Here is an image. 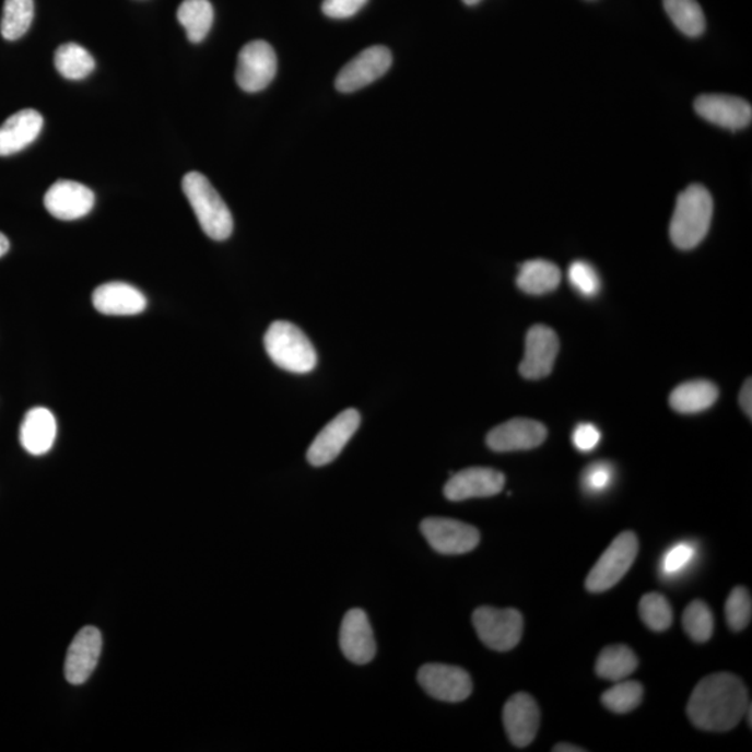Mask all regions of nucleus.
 <instances>
[{
  "instance_id": "1",
  "label": "nucleus",
  "mask_w": 752,
  "mask_h": 752,
  "mask_svg": "<svg viewBox=\"0 0 752 752\" xmlns=\"http://www.w3.org/2000/svg\"><path fill=\"white\" fill-rule=\"evenodd\" d=\"M749 705V691L741 679L731 673H715L706 675L694 689L688 716L701 730L728 731L744 718Z\"/></svg>"
},
{
  "instance_id": "2",
  "label": "nucleus",
  "mask_w": 752,
  "mask_h": 752,
  "mask_svg": "<svg viewBox=\"0 0 752 752\" xmlns=\"http://www.w3.org/2000/svg\"><path fill=\"white\" fill-rule=\"evenodd\" d=\"M713 213V197L705 187L691 185L680 192L670 222V238L674 246L680 250L697 247L708 235Z\"/></svg>"
},
{
  "instance_id": "3",
  "label": "nucleus",
  "mask_w": 752,
  "mask_h": 752,
  "mask_svg": "<svg viewBox=\"0 0 752 752\" xmlns=\"http://www.w3.org/2000/svg\"><path fill=\"white\" fill-rule=\"evenodd\" d=\"M181 186L205 235L216 242H223L231 237L233 233L232 213L211 181L200 172H190L183 177Z\"/></svg>"
},
{
  "instance_id": "4",
  "label": "nucleus",
  "mask_w": 752,
  "mask_h": 752,
  "mask_svg": "<svg viewBox=\"0 0 752 752\" xmlns=\"http://www.w3.org/2000/svg\"><path fill=\"white\" fill-rule=\"evenodd\" d=\"M263 344L269 359L289 373L307 374L317 367L318 355L312 340L292 322L274 321L267 330Z\"/></svg>"
},
{
  "instance_id": "5",
  "label": "nucleus",
  "mask_w": 752,
  "mask_h": 752,
  "mask_svg": "<svg viewBox=\"0 0 752 752\" xmlns=\"http://www.w3.org/2000/svg\"><path fill=\"white\" fill-rule=\"evenodd\" d=\"M638 553V540L632 531L619 533L589 572L586 588L589 592H604L626 576Z\"/></svg>"
},
{
  "instance_id": "6",
  "label": "nucleus",
  "mask_w": 752,
  "mask_h": 752,
  "mask_svg": "<svg viewBox=\"0 0 752 752\" xmlns=\"http://www.w3.org/2000/svg\"><path fill=\"white\" fill-rule=\"evenodd\" d=\"M472 624L487 648L506 653L521 642L525 620L517 609L481 607L472 613Z\"/></svg>"
},
{
  "instance_id": "7",
  "label": "nucleus",
  "mask_w": 752,
  "mask_h": 752,
  "mask_svg": "<svg viewBox=\"0 0 752 752\" xmlns=\"http://www.w3.org/2000/svg\"><path fill=\"white\" fill-rule=\"evenodd\" d=\"M420 528L432 549L442 555H465L474 551L481 541L475 527L454 518L428 517Z\"/></svg>"
},
{
  "instance_id": "8",
  "label": "nucleus",
  "mask_w": 752,
  "mask_h": 752,
  "mask_svg": "<svg viewBox=\"0 0 752 752\" xmlns=\"http://www.w3.org/2000/svg\"><path fill=\"white\" fill-rule=\"evenodd\" d=\"M278 71V58L266 40H252L238 54L236 81L246 93H259L272 83Z\"/></svg>"
},
{
  "instance_id": "9",
  "label": "nucleus",
  "mask_w": 752,
  "mask_h": 752,
  "mask_svg": "<svg viewBox=\"0 0 752 752\" xmlns=\"http://www.w3.org/2000/svg\"><path fill=\"white\" fill-rule=\"evenodd\" d=\"M361 424V415L355 409L342 411L319 432L307 451V460L314 467H324L342 454L345 445L353 438Z\"/></svg>"
},
{
  "instance_id": "10",
  "label": "nucleus",
  "mask_w": 752,
  "mask_h": 752,
  "mask_svg": "<svg viewBox=\"0 0 752 752\" xmlns=\"http://www.w3.org/2000/svg\"><path fill=\"white\" fill-rule=\"evenodd\" d=\"M416 680L425 693L444 703H461L470 697L472 682L465 669L444 663L424 665Z\"/></svg>"
},
{
  "instance_id": "11",
  "label": "nucleus",
  "mask_w": 752,
  "mask_h": 752,
  "mask_svg": "<svg viewBox=\"0 0 752 752\" xmlns=\"http://www.w3.org/2000/svg\"><path fill=\"white\" fill-rule=\"evenodd\" d=\"M392 62V54L388 48L371 47L364 49L340 70L337 78L339 93H354V91L374 83L388 73Z\"/></svg>"
},
{
  "instance_id": "12",
  "label": "nucleus",
  "mask_w": 752,
  "mask_h": 752,
  "mask_svg": "<svg viewBox=\"0 0 752 752\" xmlns=\"http://www.w3.org/2000/svg\"><path fill=\"white\" fill-rule=\"evenodd\" d=\"M541 710L527 693L513 695L503 708V725L513 745L525 749L532 743L540 728Z\"/></svg>"
},
{
  "instance_id": "13",
  "label": "nucleus",
  "mask_w": 752,
  "mask_h": 752,
  "mask_svg": "<svg viewBox=\"0 0 752 752\" xmlns=\"http://www.w3.org/2000/svg\"><path fill=\"white\" fill-rule=\"evenodd\" d=\"M44 204L56 220L75 221L93 211L95 196L81 183L58 180L45 195Z\"/></svg>"
},
{
  "instance_id": "14",
  "label": "nucleus",
  "mask_w": 752,
  "mask_h": 752,
  "mask_svg": "<svg viewBox=\"0 0 752 752\" xmlns=\"http://www.w3.org/2000/svg\"><path fill=\"white\" fill-rule=\"evenodd\" d=\"M505 475L487 467H470L451 475L446 482L444 494L450 502L490 497L501 494L505 487Z\"/></svg>"
},
{
  "instance_id": "15",
  "label": "nucleus",
  "mask_w": 752,
  "mask_h": 752,
  "mask_svg": "<svg viewBox=\"0 0 752 752\" xmlns=\"http://www.w3.org/2000/svg\"><path fill=\"white\" fill-rule=\"evenodd\" d=\"M548 431L540 421L513 419L492 430L486 436V445L497 454L506 451L531 450L545 442Z\"/></svg>"
},
{
  "instance_id": "16",
  "label": "nucleus",
  "mask_w": 752,
  "mask_h": 752,
  "mask_svg": "<svg viewBox=\"0 0 752 752\" xmlns=\"http://www.w3.org/2000/svg\"><path fill=\"white\" fill-rule=\"evenodd\" d=\"M559 353L555 330L545 325H536L528 330L526 353L520 364V374L526 379H542L552 373Z\"/></svg>"
},
{
  "instance_id": "17",
  "label": "nucleus",
  "mask_w": 752,
  "mask_h": 752,
  "mask_svg": "<svg viewBox=\"0 0 752 752\" xmlns=\"http://www.w3.org/2000/svg\"><path fill=\"white\" fill-rule=\"evenodd\" d=\"M694 109L709 124L733 131L745 129L752 120L751 105L737 96L701 95L695 99Z\"/></svg>"
},
{
  "instance_id": "18",
  "label": "nucleus",
  "mask_w": 752,
  "mask_h": 752,
  "mask_svg": "<svg viewBox=\"0 0 752 752\" xmlns=\"http://www.w3.org/2000/svg\"><path fill=\"white\" fill-rule=\"evenodd\" d=\"M340 649L344 657L355 665H367L376 654L373 627L363 609L345 613L340 627Z\"/></svg>"
},
{
  "instance_id": "19",
  "label": "nucleus",
  "mask_w": 752,
  "mask_h": 752,
  "mask_svg": "<svg viewBox=\"0 0 752 752\" xmlns=\"http://www.w3.org/2000/svg\"><path fill=\"white\" fill-rule=\"evenodd\" d=\"M103 650V635L95 627H84L75 635L66 657L64 674L68 682L80 685L90 679Z\"/></svg>"
},
{
  "instance_id": "20",
  "label": "nucleus",
  "mask_w": 752,
  "mask_h": 752,
  "mask_svg": "<svg viewBox=\"0 0 752 752\" xmlns=\"http://www.w3.org/2000/svg\"><path fill=\"white\" fill-rule=\"evenodd\" d=\"M96 312L105 315H137L146 308V298L139 289L129 283L110 282L101 284L93 294Z\"/></svg>"
},
{
  "instance_id": "21",
  "label": "nucleus",
  "mask_w": 752,
  "mask_h": 752,
  "mask_svg": "<svg viewBox=\"0 0 752 752\" xmlns=\"http://www.w3.org/2000/svg\"><path fill=\"white\" fill-rule=\"evenodd\" d=\"M44 118L39 111L24 109L10 116L0 126V156L17 154V152L33 144L43 130Z\"/></svg>"
},
{
  "instance_id": "22",
  "label": "nucleus",
  "mask_w": 752,
  "mask_h": 752,
  "mask_svg": "<svg viewBox=\"0 0 752 752\" xmlns=\"http://www.w3.org/2000/svg\"><path fill=\"white\" fill-rule=\"evenodd\" d=\"M56 431L55 415L48 409L35 408L24 416L20 442L30 455L43 456L52 449Z\"/></svg>"
},
{
  "instance_id": "23",
  "label": "nucleus",
  "mask_w": 752,
  "mask_h": 752,
  "mask_svg": "<svg viewBox=\"0 0 752 752\" xmlns=\"http://www.w3.org/2000/svg\"><path fill=\"white\" fill-rule=\"evenodd\" d=\"M719 398V390L710 380H690L679 385L670 395L669 403L682 414H695L713 408Z\"/></svg>"
},
{
  "instance_id": "24",
  "label": "nucleus",
  "mask_w": 752,
  "mask_h": 752,
  "mask_svg": "<svg viewBox=\"0 0 752 752\" xmlns=\"http://www.w3.org/2000/svg\"><path fill=\"white\" fill-rule=\"evenodd\" d=\"M561 281V269L545 259H532L521 263L516 279L518 289L531 296H542L556 291Z\"/></svg>"
},
{
  "instance_id": "25",
  "label": "nucleus",
  "mask_w": 752,
  "mask_h": 752,
  "mask_svg": "<svg viewBox=\"0 0 752 752\" xmlns=\"http://www.w3.org/2000/svg\"><path fill=\"white\" fill-rule=\"evenodd\" d=\"M638 668L637 655L627 645H609L597 659L596 670L599 678L609 682L627 679Z\"/></svg>"
},
{
  "instance_id": "26",
  "label": "nucleus",
  "mask_w": 752,
  "mask_h": 752,
  "mask_svg": "<svg viewBox=\"0 0 752 752\" xmlns=\"http://www.w3.org/2000/svg\"><path fill=\"white\" fill-rule=\"evenodd\" d=\"M177 20L185 27L190 43H202L213 24V8L210 0H185L177 10Z\"/></svg>"
},
{
  "instance_id": "27",
  "label": "nucleus",
  "mask_w": 752,
  "mask_h": 752,
  "mask_svg": "<svg viewBox=\"0 0 752 752\" xmlns=\"http://www.w3.org/2000/svg\"><path fill=\"white\" fill-rule=\"evenodd\" d=\"M55 68L68 80L89 78L95 69L93 56L78 44H64L55 54Z\"/></svg>"
},
{
  "instance_id": "28",
  "label": "nucleus",
  "mask_w": 752,
  "mask_h": 752,
  "mask_svg": "<svg viewBox=\"0 0 752 752\" xmlns=\"http://www.w3.org/2000/svg\"><path fill=\"white\" fill-rule=\"evenodd\" d=\"M665 10L675 27L688 37L705 32V16L697 0H663Z\"/></svg>"
},
{
  "instance_id": "29",
  "label": "nucleus",
  "mask_w": 752,
  "mask_h": 752,
  "mask_svg": "<svg viewBox=\"0 0 752 752\" xmlns=\"http://www.w3.org/2000/svg\"><path fill=\"white\" fill-rule=\"evenodd\" d=\"M34 0H4L0 33L8 40L22 38L32 27Z\"/></svg>"
},
{
  "instance_id": "30",
  "label": "nucleus",
  "mask_w": 752,
  "mask_h": 752,
  "mask_svg": "<svg viewBox=\"0 0 752 752\" xmlns=\"http://www.w3.org/2000/svg\"><path fill=\"white\" fill-rule=\"evenodd\" d=\"M612 689L604 691L602 695V704L614 714L632 713L644 697V688L642 683L633 682V680H620Z\"/></svg>"
},
{
  "instance_id": "31",
  "label": "nucleus",
  "mask_w": 752,
  "mask_h": 752,
  "mask_svg": "<svg viewBox=\"0 0 752 752\" xmlns=\"http://www.w3.org/2000/svg\"><path fill=\"white\" fill-rule=\"evenodd\" d=\"M639 616L645 626L653 632H665L673 623L672 607L668 599L658 592L645 594L639 601Z\"/></svg>"
},
{
  "instance_id": "32",
  "label": "nucleus",
  "mask_w": 752,
  "mask_h": 752,
  "mask_svg": "<svg viewBox=\"0 0 752 752\" xmlns=\"http://www.w3.org/2000/svg\"><path fill=\"white\" fill-rule=\"evenodd\" d=\"M683 627L695 643H706L714 634V614L704 601H694L685 608Z\"/></svg>"
},
{
  "instance_id": "33",
  "label": "nucleus",
  "mask_w": 752,
  "mask_h": 752,
  "mask_svg": "<svg viewBox=\"0 0 752 752\" xmlns=\"http://www.w3.org/2000/svg\"><path fill=\"white\" fill-rule=\"evenodd\" d=\"M726 619L733 632H743L752 618V599L749 589L736 587L725 607Z\"/></svg>"
},
{
  "instance_id": "34",
  "label": "nucleus",
  "mask_w": 752,
  "mask_h": 752,
  "mask_svg": "<svg viewBox=\"0 0 752 752\" xmlns=\"http://www.w3.org/2000/svg\"><path fill=\"white\" fill-rule=\"evenodd\" d=\"M568 282L584 297H596L601 291V279H599L596 268L588 262H573L568 268Z\"/></svg>"
},
{
  "instance_id": "35",
  "label": "nucleus",
  "mask_w": 752,
  "mask_h": 752,
  "mask_svg": "<svg viewBox=\"0 0 752 752\" xmlns=\"http://www.w3.org/2000/svg\"><path fill=\"white\" fill-rule=\"evenodd\" d=\"M614 477L613 466L609 462L598 461L588 466L583 472V487L589 494H602L611 487Z\"/></svg>"
},
{
  "instance_id": "36",
  "label": "nucleus",
  "mask_w": 752,
  "mask_h": 752,
  "mask_svg": "<svg viewBox=\"0 0 752 752\" xmlns=\"http://www.w3.org/2000/svg\"><path fill=\"white\" fill-rule=\"evenodd\" d=\"M695 556V549L691 543H678L670 548L667 555L663 557L662 571L668 576H673L684 571Z\"/></svg>"
},
{
  "instance_id": "37",
  "label": "nucleus",
  "mask_w": 752,
  "mask_h": 752,
  "mask_svg": "<svg viewBox=\"0 0 752 752\" xmlns=\"http://www.w3.org/2000/svg\"><path fill=\"white\" fill-rule=\"evenodd\" d=\"M368 0H324L322 12L330 19H349L357 14Z\"/></svg>"
},
{
  "instance_id": "38",
  "label": "nucleus",
  "mask_w": 752,
  "mask_h": 752,
  "mask_svg": "<svg viewBox=\"0 0 752 752\" xmlns=\"http://www.w3.org/2000/svg\"><path fill=\"white\" fill-rule=\"evenodd\" d=\"M601 438V431L596 425L589 423L578 424L573 432V444L583 454H588V451L596 449Z\"/></svg>"
},
{
  "instance_id": "39",
  "label": "nucleus",
  "mask_w": 752,
  "mask_h": 752,
  "mask_svg": "<svg viewBox=\"0 0 752 752\" xmlns=\"http://www.w3.org/2000/svg\"><path fill=\"white\" fill-rule=\"evenodd\" d=\"M752 385H751V379H747L745 384L743 386V389H741L740 392V404L741 408H743L744 413L749 415V419L752 416Z\"/></svg>"
},
{
  "instance_id": "40",
  "label": "nucleus",
  "mask_w": 752,
  "mask_h": 752,
  "mask_svg": "<svg viewBox=\"0 0 752 752\" xmlns=\"http://www.w3.org/2000/svg\"><path fill=\"white\" fill-rule=\"evenodd\" d=\"M553 751L555 752H584L587 751L586 749H581V747L578 745H573L568 743H561L556 744L553 747Z\"/></svg>"
},
{
  "instance_id": "41",
  "label": "nucleus",
  "mask_w": 752,
  "mask_h": 752,
  "mask_svg": "<svg viewBox=\"0 0 752 752\" xmlns=\"http://www.w3.org/2000/svg\"><path fill=\"white\" fill-rule=\"evenodd\" d=\"M10 248V243L9 238L3 235V233H0V258L3 256H7L8 251Z\"/></svg>"
},
{
  "instance_id": "42",
  "label": "nucleus",
  "mask_w": 752,
  "mask_h": 752,
  "mask_svg": "<svg viewBox=\"0 0 752 752\" xmlns=\"http://www.w3.org/2000/svg\"><path fill=\"white\" fill-rule=\"evenodd\" d=\"M466 4H469V7H474V4L481 2V0H462Z\"/></svg>"
}]
</instances>
